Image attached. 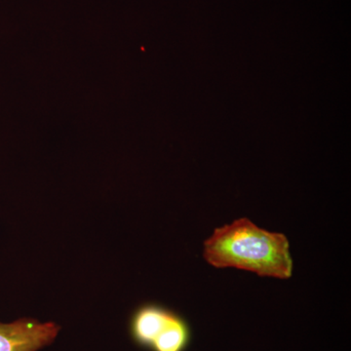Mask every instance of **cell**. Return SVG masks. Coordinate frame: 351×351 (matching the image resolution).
Wrapping results in <instances>:
<instances>
[{"label": "cell", "mask_w": 351, "mask_h": 351, "mask_svg": "<svg viewBox=\"0 0 351 351\" xmlns=\"http://www.w3.org/2000/svg\"><path fill=\"white\" fill-rule=\"evenodd\" d=\"M60 329L56 323L27 318L0 323V351H38L51 345Z\"/></svg>", "instance_id": "cell-2"}, {"label": "cell", "mask_w": 351, "mask_h": 351, "mask_svg": "<svg viewBox=\"0 0 351 351\" xmlns=\"http://www.w3.org/2000/svg\"><path fill=\"white\" fill-rule=\"evenodd\" d=\"M173 313L174 311L156 304L138 307L131 318L132 338L138 346L151 348L154 339L169 322Z\"/></svg>", "instance_id": "cell-3"}, {"label": "cell", "mask_w": 351, "mask_h": 351, "mask_svg": "<svg viewBox=\"0 0 351 351\" xmlns=\"http://www.w3.org/2000/svg\"><path fill=\"white\" fill-rule=\"evenodd\" d=\"M191 339L188 323L177 313H173L160 334L151 346L152 351H184Z\"/></svg>", "instance_id": "cell-4"}, {"label": "cell", "mask_w": 351, "mask_h": 351, "mask_svg": "<svg viewBox=\"0 0 351 351\" xmlns=\"http://www.w3.org/2000/svg\"><path fill=\"white\" fill-rule=\"evenodd\" d=\"M203 257L216 269L233 267L282 280L294 270L287 237L263 230L248 218L215 228L205 240Z\"/></svg>", "instance_id": "cell-1"}]
</instances>
